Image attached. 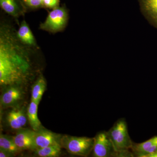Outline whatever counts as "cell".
I'll return each mask as SVG.
<instances>
[{
    "label": "cell",
    "instance_id": "6da1fadb",
    "mask_svg": "<svg viewBox=\"0 0 157 157\" xmlns=\"http://www.w3.org/2000/svg\"><path fill=\"white\" fill-rule=\"evenodd\" d=\"M39 48L21 43L11 23L1 21L0 28V84H21L32 71L31 59Z\"/></svg>",
    "mask_w": 157,
    "mask_h": 157
},
{
    "label": "cell",
    "instance_id": "7a4b0ae2",
    "mask_svg": "<svg viewBox=\"0 0 157 157\" xmlns=\"http://www.w3.org/2000/svg\"><path fill=\"white\" fill-rule=\"evenodd\" d=\"M94 137H76L63 135L60 140L62 148L71 154L86 157L93 151Z\"/></svg>",
    "mask_w": 157,
    "mask_h": 157
},
{
    "label": "cell",
    "instance_id": "3957f363",
    "mask_svg": "<svg viewBox=\"0 0 157 157\" xmlns=\"http://www.w3.org/2000/svg\"><path fill=\"white\" fill-rule=\"evenodd\" d=\"M69 14L65 5L52 9L44 22L39 26V29L51 33L62 32L66 29L69 21Z\"/></svg>",
    "mask_w": 157,
    "mask_h": 157
},
{
    "label": "cell",
    "instance_id": "277c9868",
    "mask_svg": "<svg viewBox=\"0 0 157 157\" xmlns=\"http://www.w3.org/2000/svg\"><path fill=\"white\" fill-rule=\"evenodd\" d=\"M107 134L116 152L132 148L133 142L129 136L124 119L117 121Z\"/></svg>",
    "mask_w": 157,
    "mask_h": 157
},
{
    "label": "cell",
    "instance_id": "5b68a950",
    "mask_svg": "<svg viewBox=\"0 0 157 157\" xmlns=\"http://www.w3.org/2000/svg\"><path fill=\"white\" fill-rule=\"evenodd\" d=\"M24 97L21 84H13L4 86L1 96L0 103L2 108L19 106Z\"/></svg>",
    "mask_w": 157,
    "mask_h": 157
},
{
    "label": "cell",
    "instance_id": "8992f818",
    "mask_svg": "<svg viewBox=\"0 0 157 157\" xmlns=\"http://www.w3.org/2000/svg\"><path fill=\"white\" fill-rule=\"evenodd\" d=\"M92 152L95 157H116L117 152L107 132L103 131L96 135Z\"/></svg>",
    "mask_w": 157,
    "mask_h": 157
},
{
    "label": "cell",
    "instance_id": "52a82bcc",
    "mask_svg": "<svg viewBox=\"0 0 157 157\" xmlns=\"http://www.w3.org/2000/svg\"><path fill=\"white\" fill-rule=\"evenodd\" d=\"M27 110L24 107L19 106L12 107L6 116V121L9 128L18 131L22 129L27 122Z\"/></svg>",
    "mask_w": 157,
    "mask_h": 157
},
{
    "label": "cell",
    "instance_id": "ba28073f",
    "mask_svg": "<svg viewBox=\"0 0 157 157\" xmlns=\"http://www.w3.org/2000/svg\"><path fill=\"white\" fill-rule=\"evenodd\" d=\"M35 134L36 132L33 130L24 128L17 131L16 135L13 137V138L15 144L20 151L36 150Z\"/></svg>",
    "mask_w": 157,
    "mask_h": 157
},
{
    "label": "cell",
    "instance_id": "9c48e42d",
    "mask_svg": "<svg viewBox=\"0 0 157 157\" xmlns=\"http://www.w3.org/2000/svg\"><path fill=\"white\" fill-rule=\"evenodd\" d=\"M62 136L43 128L40 129L35 134L36 149L52 145H60Z\"/></svg>",
    "mask_w": 157,
    "mask_h": 157
},
{
    "label": "cell",
    "instance_id": "30bf717a",
    "mask_svg": "<svg viewBox=\"0 0 157 157\" xmlns=\"http://www.w3.org/2000/svg\"><path fill=\"white\" fill-rule=\"evenodd\" d=\"M131 149L134 156L149 157L152 154L157 151V136L151 137L142 143L133 142Z\"/></svg>",
    "mask_w": 157,
    "mask_h": 157
},
{
    "label": "cell",
    "instance_id": "8fae6325",
    "mask_svg": "<svg viewBox=\"0 0 157 157\" xmlns=\"http://www.w3.org/2000/svg\"><path fill=\"white\" fill-rule=\"evenodd\" d=\"M0 6L6 13L16 19L27 11L20 0H0Z\"/></svg>",
    "mask_w": 157,
    "mask_h": 157
},
{
    "label": "cell",
    "instance_id": "7c38bea8",
    "mask_svg": "<svg viewBox=\"0 0 157 157\" xmlns=\"http://www.w3.org/2000/svg\"><path fill=\"white\" fill-rule=\"evenodd\" d=\"M16 36L18 40L25 45L32 48H39L36 38L25 20L21 21L19 29L16 31Z\"/></svg>",
    "mask_w": 157,
    "mask_h": 157
},
{
    "label": "cell",
    "instance_id": "4fadbf2b",
    "mask_svg": "<svg viewBox=\"0 0 157 157\" xmlns=\"http://www.w3.org/2000/svg\"><path fill=\"white\" fill-rule=\"evenodd\" d=\"M141 11L149 22L157 29V0H139Z\"/></svg>",
    "mask_w": 157,
    "mask_h": 157
},
{
    "label": "cell",
    "instance_id": "5bb4252c",
    "mask_svg": "<svg viewBox=\"0 0 157 157\" xmlns=\"http://www.w3.org/2000/svg\"><path fill=\"white\" fill-rule=\"evenodd\" d=\"M38 104L31 100L27 109V115L31 128L35 132L43 128L38 116Z\"/></svg>",
    "mask_w": 157,
    "mask_h": 157
},
{
    "label": "cell",
    "instance_id": "9a60e30c",
    "mask_svg": "<svg viewBox=\"0 0 157 157\" xmlns=\"http://www.w3.org/2000/svg\"><path fill=\"white\" fill-rule=\"evenodd\" d=\"M46 86L47 83L44 76L39 75L32 87L31 100L39 104L46 89Z\"/></svg>",
    "mask_w": 157,
    "mask_h": 157
},
{
    "label": "cell",
    "instance_id": "2e32d148",
    "mask_svg": "<svg viewBox=\"0 0 157 157\" xmlns=\"http://www.w3.org/2000/svg\"><path fill=\"white\" fill-rule=\"evenodd\" d=\"M0 149L9 152L14 155L21 151L15 144L13 137L6 135L0 136Z\"/></svg>",
    "mask_w": 157,
    "mask_h": 157
},
{
    "label": "cell",
    "instance_id": "e0dca14e",
    "mask_svg": "<svg viewBox=\"0 0 157 157\" xmlns=\"http://www.w3.org/2000/svg\"><path fill=\"white\" fill-rule=\"evenodd\" d=\"M62 147L60 145H52L34 151L35 155L40 157H57L60 155Z\"/></svg>",
    "mask_w": 157,
    "mask_h": 157
},
{
    "label": "cell",
    "instance_id": "ac0fdd59",
    "mask_svg": "<svg viewBox=\"0 0 157 157\" xmlns=\"http://www.w3.org/2000/svg\"><path fill=\"white\" fill-rule=\"evenodd\" d=\"M27 10H35L43 8L41 0H20Z\"/></svg>",
    "mask_w": 157,
    "mask_h": 157
},
{
    "label": "cell",
    "instance_id": "d6986e66",
    "mask_svg": "<svg viewBox=\"0 0 157 157\" xmlns=\"http://www.w3.org/2000/svg\"><path fill=\"white\" fill-rule=\"evenodd\" d=\"M60 0H44L42 2L43 8L53 9L59 6Z\"/></svg>",
    "mask_w": 157,
    "mask_h": 157
},
{
    "label": "cell",
    "instance_id": "ffe728a7",
    "mask_svg": "<svg viewBox=\"0 0 157 157\" xmlns=\"http://www.w3.org/2000/svg\"><path fill=\"white\" fill-rule=\"evenodd\" d=\"M14 155L9 152L2 149H0V157H10L14 156Z\"/></svg>",
    "mask_w": 157,
    "mask_h": 157
},
{
    "label": "cell",
    "instance_id": "44dd1931",
    "mask_svg": "<svg viewBox=\"0 0 157 157\" xmlns=\"http://www.w3.org/2000/svg\"><path fill=\"white\" fill-rule=\"evenodd\" d=\"M41 1H42V2H43V1H44V0H41Z\"/></svg>",
    "mask_w": 157,
    "mask_h": 157
}]
</instances>
